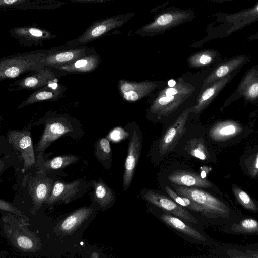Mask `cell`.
Listing matches in <instances>:
<instances>
[{"instance_id":"30","label":"cell","mask_w":258,"mask_h":258,"mask_svg":"<svg viewBox=\"0 0 258 258\" xmlns=\"http://www.w3.org/2000/svg\"><path fill=\"white\" fill-rule=\"evenodd\" d=\"M13 150L6 135L0 136V156Z\"/></svg>"},{"instance_id":"8","label":"cell","mask_w":258,"mask_h":258,"mask_svg":"<svg viewBox=\"0 0 258 258\" xmlns=\"http://www.w3.org/2000/svg\"><path fill=\"white\" fill-rule=\"evenodd\" d=\"M46 172L38 170L25 178L27 182L28 194L32 203L31 212L35 213L49 196L54 182L47 177Z\"/></svg>"},{"instance_id":"19","label":"cell","mask_w":258,"mask_h":258,"mask_svg":"<svg viewBox=\"0 0 258 258\" xmlns=\"http://www.w3.org/2000/svg\"><path fill=\"white\" fill-rule=\"evenodd\" d=\"M80 181H74L71 183H65L60 181H55L51 192L45 201V203L53 204L59 201L68 203L79 190Z\"/></svg>"},{"instance_id":"45","label":"cell","mask_w":258,"mask_h":258,"mask_svg":"<svg viewBox=\"0 0 258 258\" xmlns=\"http://www.w3.org/2000/svg\"><path fill=\"white\" fill-rule=\"evenodd\" d=\"M2 116L0 114V124H1V121H2Z\"/></svg>"},{"instance_id":"28","label":"cell","mask_w":258,"mask_h":258,"mask_svg":"<svg viewBox=\"0 0 258 258\" xmlns=\"http://www.w3.org/2000/svg\"><path fill=\"white\" fill-rule=\"evenodd\" d=\"M1 212L9 213L29 221V218L10 202L0 198Z\"/></svg>"},{"instance_id":"15","label":"cell","mask_w":258,"mask_h":258,"mask_svg":"<svg viewBox=\"0 0 258 258\" xmlns=\"http://www.w3.org/2000/svg\"><path fill=\"white\" fill-rule=\"evenodd\" d=\"M56 5L54 0H0V12L47 10L53 8Z\"/></svg>"},{"instance_id":"25","label":"cell","mask_w":258,"mask_h":258,"mask_svg":"<svg viewBox=\"0 0 258 258\" xmlns=\"http://www.w3.org/2000/svg\"><path fill=\"white\" fill-rule=\"evenodd\" d=\"M232 191L238 202L243 207L249 211H257L256 204L245 191L236 186L232 187Z\"/></svg>"},{"instance_id":"42","label":"cell","mask_w":258,"mask_h":258,"mask_svg":"<svg viewBox=\"0 0 258 258\" xmlns=\"http://www.w3.org/2000/svg\"><path fill=\"white\" fill-rule=\"evenodd\" d=\"M168 85L169 87H174L176 84V82L174 80L171 79L168 81Z\"/></svg>"},{"instance_id":"23","label":"cell","mask_w":258,"mask_h":258,"mask_svg":"<svg viewBox=\"0 0 258 258\" xmlns=\"http://www.w3.org/2000/svg\"><path fill=\"white\" fill-rule=\"evenodd\" d=\"M165 189L167 194L181 206L184 207L191 211L200 212L205 216H209L207 212L201 206L191 199L187 197L179 195L168 186H166Z\"/></svg>"},{"instance_id":"20","label":"cell","mask_w":258,"mask_h":258,"mask_svg":"<svg viewBox=\"0 0 258 258\" xmlns=\"http://www.w3.org/2000/svg\"><path fill=\"white\" fill-rule=\"evenodd\" d=\"M78 157L75 155H66L44 159L43 153L39 152L36 157V164L38 170L46 172L48 170L61 169L77 162Z\"/></svg>"},{"instance_id":"35","label":"cell","mask_w":258,"mask_h":258,"mask_svg":"<svg viewBox=\"0 0 258 258\" xmlns=\"http://www.w3.org/2000/svg\"><path fill=\"white\" fill-rule=\"evenodd\" d=\"M215 92L214 87H211L205 91L202 96V100L206 101L212 96Z\"/></svg>"},{"instance_id":"9","label":"cell","mask_w":258,"mask_h":258,"mask_svg":"<svg viewBox=\"0 0 258 258\" xmlns=\"http://www.w3.org/2000/svg\"><path fill=\"white\" fill-rule=\"evenodd\" d=\"M9 33L12 38L25 47L40 46L56 36L52 32L39 27L35 23L12 27Z\"/></svg>"},{"instance_id":"7","label":"cell","mask_w":258,"mask_h":258,"mask_svg":"<svg viewBox=\"0 0 258 258\" xmlns=\"http://www.w3.org/2000/svg\"><path fill=\"white\" fill-rule=\"evenodd\" d=\"M94 52L93 49L86 47H55L41 50L39 61L44 67L55 68Z\"/></svg>"},{"instance_id":"4","label":"cell","mask_w":258,"mask_h":258,"mask_svg":"<svg viewBox=\"0 0 258 258\" xmlns=\"http://www.w3.org/2000/svg\"><path fill=\"white\" fill-rule=\"evenodd\" d=\"M42 124L43 132L34 148L37 153H44L54 141L73 130L70 123L53 112H48L39 118L35 122V126Z\"/></svg>"},{"instance_id":"43","label":"cell","mask_w":258,"mask_h":258,"mask_svg":"<svg viewBox=\"0 0 258 258\" xmlns=\"http://www.w3.org/2000/svg\"><path fill=\"white\" fill-rule=\"evenodd\" d=\"M8 253L6 251L0 250V258H4L7 256Z\"/></svg>"},{"instance_id":"40","label":"cell","mask_w":258,"mask_h":258,"mask_svg":"<svg viewBox=\"0 0 258 258\" xmlns=\"http://www.w3.org/2000/svg\"><path fill=\"white\" fill-rule=\"evenodd\" d=\"M178 91L174 88H170L167 89L165 91L166 96L174 95L177 93Z\"/></svg>"},{"instance_id":"2","label":"cell","mask_w":258,"mask_h":258,"mask_svg":"<svg viewBox=\"0 0 258 258\" xmlns=\"http://www.w3.org/2000/svg\"><path fill=\"white\" fill-rule=\"evenodd\" d=\"M41 50L17 53L0 58V81L15 79L44 68L39 61Z\"/></svg>"},{"instance_id":"44","label":"cell","mask_w":258,"mask_h":258,"mask_svg":"<svg viewBox=\"0 0 258 258\" xmlns=\"http://www.w3.org/2000/svg\"><path fill=\"white\" fill-rule=\"evenodd\" d=\"M99 257L98 253L95 252H93L91 254V257L92 258H97Z\"/></svg>"},{"instance_id":"36","label":"cell","mask_w":258,"mask_h":258,"mask_svg":"<svg viewBox=\"0 0 258 258\" xmlns=\"http://www.w3.org/2000/svg\"><path fill=\"white\" fill-rule=\"evenodd\" d=\"M174 99L173 95L163 96L158 100L157 103L161 105H166L173 101Z\"/></svg>"},{"instance_id":"11","label":"cell","mask_w":258,"mask_h":258,"mask_svg":"<svg viewBox=\"0 0 258 258\" xmlns=\"http://www.w3.org/2000/svg\"><path fill=\"white\" fill-rule=\"evenodd\" d=\"M144 197L148 202L171 214L184 220L197 223L195 217L188 210L164 195L149 191L145 194Z\"/></svg>"},{"instance_id":"41","label":"cell","mask_w":258,"mask_h":258,"mask_svg":"<svg viewBox=\"0 0 258 258\" xmlns=\"http://www.w3.org/2000/svg\"><path fill=\"white\" fill-rule=\"evenodd\" d=\"M76 2H103L105 1H110V0H71Z\"/></svg>"},{"instance_id":"26","label":"cell","mask_w":258,"mask_h":258,"mask_svg":"<svg viewBox=\"0 0 258 258\" xmlns=\"http://www.w3.org/2000/svg\"><path fill=\"white\" fill-rule=\"evenodd\" d=\"M19 154L14 149L0 156V178L9 168L20 161ZM22 160V159H21Z\"/></svg>"},{"instance_id":"33","label":"cell","mask_w":258,"mask_h":258,"mask_svg":"<svg viewBox=\"0 0 258 258\" xmlns=\"http://www.w3.org/2000/svg\"><path fill=\"white\" fill-rule=\"evenodd\" d=\"M191 155L201 160H205L207 159V156L205 152L199 148H197L191 151Z\"/></svg>"},{"instance_id":"5","label":"cell","mask_w":258,"mask_h":258,"mask_svg":"<svg viewBox=\"0 0 258 258\" xmlns=\"http://www.w3.org/2000/svg\"><path fill=\"white\" fill-rule=\"evenodd\" d=\"M176 192L188 198L201 206L209 216L226 218L230 215L229 207L219 199L197 188L174 184Z\"/></svg>"},{"instance_id":"31","label":"cell","mask_w":258,"mask_h":258,"mask_svg":"<svg viewBox=\"0 0 258 258\" xmlns=\"http://www.w3.org/2000/svg\"><path fill=\"white\" fill-rule=\"evenodd\" d=\"M248 170L250 175L253 177H256L258 173V156L256 154L252 162L248 164Z\"/></svg>"},{"instance_id":"17","label":"cell","mask_w":258,"mask_h":258,"mask_svg":"<svg viewBox=\"0 0 258 258\" xmlns=\"http://www.w3.org/2000/svg\"><path fill=\"white\" fill-rule=\"evenodd\" d=\"M168 179L174 184L178 185L203 188H210L212 186L211 182L207 179L187 170H175L168 176Z\"/></svg>"},{"instance_id":"1","label":"cell","mask_w":258,"mask_h":258,"mask_svg":"<svg viewBox=\"0 0 258 258\" xmlns=\"http://www.w3.org/2000/svg\"><path fill=\"white\" fill-rule=\"evenodd\" d=\"M0 235L15 249L24 253H35L41 247L40 238L30 230L29 221L9 213L1 212Z\"/></svg>"},{"instance_id":"34","label":"cell","mask_w":258,"mask_h":258,"mask_svg":"<svg viewBox=\"0 0 258 258\" xmlns=\"http://www.w3.org/2000/svg\"><path fill=\"white\" fill-rule=\"evenodd\" d=\"M230 70V67L228 65H223L219 67L216 71V76L218 78L222 77L226 75Z\"/></svg>"},{"instance_id":"39","label":"cell","mask_w":258,"mask_h":258,"mask_svg":"<svg viewBox=\"0 0 258 258\" xmlns=\"http://www.w3.org/2000/svg\"><path fill=\"white\" fill-rule=\"evenodd\" d=\"M211 61V58L208 55H203L200 58V62L203 64H207Z\"/></svg>"},{"instance_id":"29","label":"cell","mask_w":258,"mask_h":258,"mask_svg":"<svg viewBox=\"0 0 258 258\" xmlns=\"http://www.w3.org/2000/svg\"><path fill=\"white\" fill-rule=\"evenodd\" d=\"M173 19V16L170 14H164L159 16L157 19L151 25L144 27V31H149L159 26H164L170 23Z\"/></svg>"},{"instance_id":"27","label":"cell","mask_w":258,"mask_h":258,"mask_svg":"<svg viewBox=\"0 0 258 258\" xmlns=\"http://www.w3.org/2000/svg\"><path fill=\"white\" fill-rule=\"evenodd\" d=\"M111 148L109 140L107 138H101L96 143L95 154L101 160H106L111 156Z\"/></svg>"},{"instance_id":"18","label":"cell","mask_w":258,"mask_h":258,"mask_svg":"<svg viewBox=\"0 0 258 258\" xmlns=\"http://www.w3.org/2000/svg\"><path fill=\"white\" fill-rule=\"evenodd\" d=\"M92 209L83 207L75 211L62 220L57 226L58 233L62 235L75 232L91 214Z\"/></svg>"},{"instance_id":"13","label":"cell","mask_w":258,"mask_h":258,"mask_svg":"<svg viewBox=\"0 0 258 258\" xmlns=\"http://www.w3.org/2000/svg\"><path fill=\"white\" fill-rule=\"evenodd\" d=\"M57 82L50 83L34 91L17 106L20 109L28 105L44 101L55 100L62 97L64 92V87Z\"/></svg>"},{"instance_id":"38","label":"cell","mask_w":258,"mask_h":258,"mask_svg":"<svg viewBox=\"0 0 258 258\" xmlns=\"http://www.w3.org/2000/svg\"><path fill=\"white\" fill-rule=\"evenodd\" d=\"M235 132V128L233 125H229L221 129L220 132L222 135H228L233 134Z\"/></svg>"},{"instance_id":"21","label":"cell","mask_w":258,"mask_h":258,"mask_svg":"<svg viewBox=\"0 0 258 258\" xmlns=\"http://www.w3.org/2000/svg\"><path fill=\"white\" fill-rule=\"evenodd\" d=\"M160 218L166 224L184 234L200 241H206L203 234L179 218L167 213L162 214Z\"/></svg>"},{"instance_id":"6","label":"cell","mask_w":258,"mask_h":258,"mask_svg":"<svg viewBox=\"0 0 258 258\" xmlns=\"http://www.w3.org/2000/svg\"><path fill=\"white\" fill-rule=\"evenodd\" d=\"M134 15L133 13L117 15L109 17L92 24L80 36L68 41V46L80 47L105 35L110 31L117 28L127 22Z\"/></svg>"},{"instance_id":"14","label":"cell","mask_w":258,"mask_h":258,"mask_svg":"<svg viewBox=\"0 0 258 258\" xmlns=\"http://www.w3.org/2000/svg\"><path fill=\"white\" fill-rule=\"evenodd\" d=\"M155 85L150 82H133L120 79L118 88L124 100L128 102H136L147 95L153 89Z\"/></svg>"},{"instance_id":"3","label":"cell","mask_w":258,"mask_h":258,"mask_svg":"<svg viewBox=\"0 0 258 258\" xmlns=\"http://www.w3.org/2000/svg\"><path fill=\"white\" fill-rule=\"evenodd\" d=\"M35 115L22 130L9 129L6 136L13 149L18 152L23 160L22 172L35 166L36 157L31 131L35 126Z\"/></svg>"},{"instance_id":"22","label":"cell","mask_w":258,"mask_h":258,"mask_svg":"<svg viewBox=\"0 0 258 258\" xmlns=\"http://www.w3.org/2000/svg\"><path fill=\"white\" fill-rule=\"evenodd\" d=\"M94 198L101 207L108 205L113 200L112 190L103 181H98L94 184Z\"/></svg>"},{"instance_id":"37","label":"cell","mask_w":258,"mask_h":258,"mask_svg":"<svg viewBox=\"0 0 258 258\" xmlns=\"http://www.w3.org/2000/svg\"><path fill=\"white\" fill-rule=\"evenodd\" d=\"M248 94L252 98H256L258 95V84L255 83L252 85L248 89Z\"/></svg>"},{"instance_id":"10","label":"cell","mask_w":258,"mask_h":258,"mask_svg":"<svg viewBox=\"0 0 258 258\" xmlns=\"http://www.w3.org/2000/svg\"><path fill=\"white\" fill-rule=\"evenodd\" d=\"M58 71L50 67L31 73L23 78L15 80L7 89L9 91L23 90H35L50 83L57 82Z\"/></svg>"},{"instance_id":"12","label":"cell","mask_w":258,"mask_h":258,"mask_svg":"<svg viewBox=\"0 0 258 258\" xmlns=\"http://www.w3.org/2000/svg\"><path fill=\"white\" fill-rule=\"evenodd\" d=\"M130 133L128 152L123 176V185L124 190L128 188L132 182L141 150V142L137 130H133Z\"/></svg>"},{"instance_id":"32","label":"cell","mask_w":258,"mask_h":258,"mask_svg":"<svg viewBox=\"0 0 258 258\" xmlns=\"http://www.w3.org/2000/svg\"><path fill=\"white\" fill-rule=\"evenodd\" d=\"M176 131L175 128L172 127L169 129L164 139V144L165 145L162 148L163 149H164L166 145H168L169 143L171 142L176 135Z\"/></svg>"},{"instance_id":"24","label":"cell","mask_w":258,"mask_h":258,"mask_svg":"<svg viewBox=\"0 0 258 258\" xmlns=\"http://www.w3.org/2000/svg\"><path fill=\"white\" fill-rule=\"evenodd\" d=\"M233 231L238 233L251 234L258 232V224L253 218H245L232 225Z\"/></svg>"},{"instance_id":"16","label":"cell","mask_w":258,"mask_h":258,"mask_svg":"<svg viewBox=\"0 0 258 258\" xmlns=\"http://www.w3.org/2000/svg\"><path fill=\"white\" fill-rule=\"evenodd\" d=\"M99 63V56L94 52L81 57L70 63L52 68L59 72L87 73L95 70Z\"/></svg>"}]
</instances>
